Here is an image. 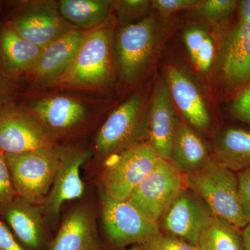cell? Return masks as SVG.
<instances>
[{
	"mask_svg": "<svg viewBox=\"0 0 250 250\" xmlns=\"http://www.w3.org/2000/svg\"><path fill=\"white\" fill-rule=\"evenodd\" d=\"M113 26L108 23L87 32L68 67L49 86L99 89L113 77Z\"/></svg>",
	"mask_w": 250,
	"mask_h": 250,
	"instance_id": "1",
	"label": "cell"
},
{
	"mask_svg": "<svg viewBox=\"0 0 250 250\" xmlns=\"http://www.w3.org/2000/svg\"><path fill=\"white\" fill-rule=\"evenodd\" d=\"M65 150L55 145L22 154H4L17 197L42 205Z\"/></svg>",
	"mask_w": 250,
	"mask_h": 250,
	"instance_id": "2",
	"label": "cell"
},
{
	"mask_svg": "<svg viewBox=\"0 0 250 250\" xmlns=\"http://www.w3.org/2000/svg\"><path fill=\"white\" fill-rule=\"evenodd\" d=\"M149 104L147 94L137 91L113 111L95 138V149L108 156L121 152L148 136Z\"/></svg>",
	"mask_w": 250,
	"mask_h": 250,
	"instance_id": "3",
	"label": "cell"
},
{
	"mask_svg": "<svg viewBox=\"0 0 250 250\" xmlns=\"http://www.w3.org/2000/svg\"><path fill=\"white\" fill-rule=\"evenodd\" d=\"M185 183L207 203L215 216L239 229L246 226L248 222L240 205L238 177L232 170L213 159L201 170L186 175Z\"/></svg>",
	"mask_w": 250,
	"mask_h": 250,
	"instance_id": "4",
	"label": "cell"
},
{
	"mask_svg": "<svg viewBox=\"0 0 250 250\" xmlns=\"http://www.w3.org/2000/svg\"><path fill=\"white\" fill-rule=\"evenodd\" d=\"M159 29L155 18L147 16L118 31L114 57L121 80L130 84L144 75L156 54Z\"/></svg>",
	"mask_w": 250,
	"mask_h": 250,
	"instance_id": "5",
	"label": "cell"
},
{
	"mask_svg": "<svg viewBox=\"0 0 250 250\" xmlns=\"http://www.w3.org/2000/svg\"><path fill=\"white\" fill-rule=\"evenodd\" d=\"M159 159L147 142L108 156L102 172L103 192L115 200H127Z\"/></svg>",
	"mask_w": 250,
	"mask_h": 250,
	"instance_id": "6",
	"label": "cell"
},
{
	"mask_svg": "<svg viewBox=\"0 0 250 250\" xmlns=\"http://www.w3.org/2000/svg\"><path fill=\"white\" fill-rule=\"evenodd\" d=\"M186 188L185 176L170 161L159 159L127 200L158 223Z\"/></svg>",
	"mask_w": 250,
	"mask_h": 250,
	"instance_id": "7",
	"label": "cell"
},
{
	"mask_svg": "<svg viewBox=\"0 0 250 250\" xmlns=\"http://www.w3.org/2000/svg\"><path fill=\"white\" fill-rule=\"evenodd\" d=\"M102 213L108 239L118 248L142 246L161 232L159 224L146 216L128 200H115L103 192Z\"/></svg>",
	"mask_w": 250,
	"mask_h": 250,
	"instance_id": "8",
	"label": "cell"
},
{
	"mask_svg": "<svg viewBox=\"0 0 250 250\" xmlns=\"http://www.w3.org/2000/svg\"><path fill=\"white\" fill-rule=\"evenodd\" d=\"M55 145L53 136L29 109L11 103L0 106V152L19 154Z\"/></svg>",
	"mask_w": 250,
	"mask_h": 250,
	"instance_id": "9",
	"label": "cell"
},
{
	"mask_svg": "<svg viewBox=\"0 0 250 250\" xmlns=\"http://www.w3.org/2000/svg\"><path fill=\"white\" fill-rule=\"evenodd\" d=\"M9 24L23 39L42 49L78 29L62 17L59 3L54 1L27 2L15 13Z\"/></svg>",
	"mask_w": 250,
	"mask_h": 250,
	"instance_id": "10",
	"label": "cell"
},
{
	"mask_svg": "<svg viewBox=\"0 0 250 250\" xmlns=\"http://www.w3.org/2000/svg\"><path fill=\"white\" fill-rule=\"evenodd\" d=\"M213 212L195 192L186 188L161 217L160 231L197 247L202 230L213 216Z\"/></svg>",
	"mask_w": 250,
	"mask_h": 250,
	"instance_id": "11",
	"label": "cell"
},
{
	"mask_svg": "<svg viewBox=\"0 0 250 250\" xmlns=\"http://www.w3.org/2000/svg\"><path fill=\"white\" fill-rule=\"evenodd\" d=\"M178 123L167 82L159 81L149 104L147 143L159 159H170Z\"/></svg>",
	"mask_w": 250,
	"mask_h": 250,
	"instance_id": "12",
	"label": "cell"
},
{
	"mask_svg": "<svg viewBox=\"0 0 250 250\" xmlns=\"http://www.w3.org/2000/svg\"><path fill=\"white\" fill-rule=\"evenodd\" d=\"M89 156L88 152L65 148L53 184L42 204L49 216L57 218L63 203L83 196L85 187L80 170Z\"/></svg>",
	"mask_w": 250,
	"mask_h": 250,
	"instance_id": "13",
	"label": "cell"
},
{
	"mask_svg": "<svg viewBox=\"0 0 250 250\" xmlns=\"http://www.w3.org/2000/svg\"><path fill=\"white\" fill-rule=\"evenodd\" d=\"M220 68L227 86L235 89L250 82V22L238 21L220 52Z\"/></svg>",
	"mask_w": 250,
	"mask_h": 250,
	"instance_id": "14",
	"label": "cell"
},
{
	"mask_svg": "<svg viewBox=\"0 0 250 250\" xmlns=\"http://www.w3.org/2000/svg\"><path fill=\"white\" fill-rule=\"evenodd\" d=\"M171 98L188 124L197 129L209 126V112L196 84L187 74L174 66L167 69V81Z\"/></svg>",
	"mask_w": 250,
	"mask_h": 250,
	"instance_id": "15",
	"label": "cell"
},
{
	"mask_svg": "<svg viewBox=\"0 0 250 250\" xmlns=\"http://www.w3.org/2000/svg\"><path fill=\"white\" fill-rule=\"evenodd\" d=\"M86 31L75 29L42 49L30 75L37 83L49 85L66 70L80 49Z\"/></svg>",
	"mask_w": 250,
	"mask_h": 250,
	"instance_id": "16",
	"label": "cell"
},
{
	"mask_svg": "<svg viewBox=\"0 0 250 250\" xmlns=\"http://www.w3.org/2000/svg\"><path fill=\"white\" fill-rule=\"evenodd\" d=\"M29 110L52 136L77 127L87 116L84 104L62 95L41 99Z\"/></svg>",
	"mask_w": 250,
	"mask_h": 250,
	"instance_id": "17",
	"label": "cell"
},
{
	"mask_svg": "<svg viewBox=\"0 0 250 250\" xmlns=\"http://www.w3.org/2000/svg\"><path fill=\"white\" fill-rule=\"evenodd\" d=\"M42 49L23 39L9 24L0 31V66L9 77L30 75Z\"/></svg>",
	"mask_w": 250,
	"mask_h": 250,
	"instance_id": "18",
	"label": "cell"
},
{
	"mask_svg": "<svg viewBox=\"0 0 250 250\" xmlns=\"http://www.w3.org/2000/svg\"><path fill=\"white\" fill-rule=\"evenodd\" d=\"M99 243L91 210L80 206L62 222L50 250H98Z\"/></svg>",
	"mask_w": 250,
	"mask_h": 250,
	"instance_id": "19",
	"label": "cell"
},
{
	"mask_svg": "<svg viewBox=\"0 0 250 250\" xmlns=\"http://www.w3.org/2000/svg\"><path fill=\"white\" fill-rule=\"evenodd\" d=\"M1 213L24 246L32 250L41 248L44 240V225L39 205L17 197Z\"/></svg>",
	"mask_w": 250,
	"mask_h": 250,
	"instance_id": "20",
	"label": "cell"
},
{
	"mask_svg": "<svg viewBox=\"0 0 250 250\" xmlns=\"http://www.w3.org/2000/svg\"><path fill=\"white\" fill-rule=\"evenodd\" d=\"M207 146L187 124L179 121L169 161L184 176L196 172L211 162Z\"/></svg>",
	"mask_w": 250,
	"mask_h": 250,
	"instance_id": "21",
	"label": "cell"
},
{
	"mask_svg": "<svg viewBox=\"0 0 250 250\" xmlns=\"http://www.w3.org/2000/svg\"><path fill=\"white\" fill-rule=\"evenodd\" d=\"M214 160L233 171L250 168V131L229 128L219 135L213 146Z\"/></svg>",
	"mask_w": 250,
	"mask_h": 250,
	"instance_id": "22",
	"label": "cell"
},
{
	"mask_svg": "<svg viewBox=\"0 0 250 250\" xmlns=\"http://www.w3.org/2000/svg\"><path fill=\"white\" fill-rule=\"evenodd\" d=\"M112 8L107 0H62L59 10L62 18L77 29H93L107 20Z\"/></svg>",
	"mask_w": 250,
	"mask_h": 250,
	"instance_id": "23",
	"label": "cell"
},
{
	"mask_svg": "<svg viewBox=\"0 0 250 250\" xmlns=\"http://www.w3.org/2000/svg\"><path fill=\"white\" fill-rule=\"evenodd\" d=\"M199 250H244L241 229L213 215L199 237Z\"/></svg>",
	"mask_w": 250,
	"mask_h": 250,
	"instance_id": "24",
	"label": "cell"
},
{
	"mask_svg": "<svg viewBox=\"0 0 250 250\" xmlns=\"http://www.w3.org/2000/svg\"><path fill=\"white\" fill-rule=\"evenodd\" d=\"M238 2L234 0H205L200 1L195 8L208 22L219 24L231 17Z\"/></svg>",
	"mask_w": 250,
	"mask_h": 250,
	"instance_id": "25",
	"label": "cell"
},
{
	"mask_svg": "<svg viewBox=\"0 0 250 250\" xmlns=\"http://www.w3.org/2000/svg\"><path fill=\"white\" fill-rule=\"evenodd\" d=\"M140 246L145 250H199L183 239L161 231Z\"/></svg>",
	"mask_w": 250,
	"mask_h": 250,
	"instance_id": "26",
	"label": "cell"
},
{
	"mask_svg": "<svg viewBox=\"0 0 250 250\" xmlns=\"http://www.w3.org/2000/svg\"><path fill=\"white\" fill-rule=\"evenodd\" d=\"M17 197L6 158L0 152V213Z\"/></svg>",
	"mask_w": 250,
	"mask_h": 250,
	"instance_id": "27",
	"label": "cell"
},
{
	"mask_svg": "<svg viewBox=\"0 0 250 250\" xmlns=\"http://www.w3.org/2000/svg\"><path fill=\"white\" fill-rule=\"evenodd\" d=\"M121 18H135L142 16L149 9L151 1L145 0L111 1Z\"/></svg>",
	"mask_w": 250,
	"mask_h": 250,
	"instance_id": "28",
	"label": "cell"
},
{
	"mask_svg": "<svg viewBox=\"0 0 250 250\" xmlns=\"http://www.w3.org/2000/svg\"><path fill=\"white\" fill-rule=\"evenodd\" d=\"M231 111L240 121L250 125V82L233 100Z\"/></svg>",
	"mask_w": 250,
	"mask_h": 250,
	"instance_id": "29",
	"label": "cell"
},
{
	"mask_svg": "<svg viewBox=\"0 0 250 250\" xmlns=\"http://www.w3.org/2000/svg\"><path fill=\"white\" fill-rule=\"evenodd\" d=\"M200 1L197 0H153L151 5L161 14L168 16L177 11L196 7Z\"/></svg>",
	"mask_w": 250,
	"mask_h": 250,
	"instance_id": "30",
	"label": "cell"
},
{
	"mask_svg": "<svg viewBox=\"0 0 250 250\" xmlns=\"http://www.w3.org/2000/svg\"><path fill=\"white\" fill-rule=\"evenodd\" d=\"M238 182L240 205L248 223L250 222V168L240 172Z\"/></svg>",
	"mask_w": 250,
	"mask_h": 250,
	"instance_id": "31",
	"label": "cell"
},
{
	"mask_svg": "<svg viewBox=\"0 0 250 250\" xmlns=\"http://www.w3.org/2000/svg\"><path fill=\"white\" fill-rule=\"evenodd\" d=\"M208 34L202 28L197 27L189 28L184 32V43L192 62H195L197 53Z\"/></svg>",
	"mask_w": 250,
	"mask_h": 250,
	"instance_id": "32",
	"label": "cell"
},
{
	"mask_svg": "<svg viewBox=\"0 0 250 250\" xmlns=\"http://www.w3.org/2000/svg\"><path fill=\"white\" fill-rule=\"evenodd\" d=\"M215 55L214 41L211 36L208 34L204 43L200 47L193 63L200 72H207L210 70Z\"/></svg>",
	"mask_w": 250,
	"mask_h": 250,
	"instance_id": "33",
	"label": "cell"
},
{
	"mask_svg": "<svg viewBox=\"0 0 250 250\" xmlns=\"http://www.w3.org/2000/svg\"><path fill=\"white\" fill-rule=\"evenodd\" d=\"M0 250H26L5 224L0 221Z\"/></svg>",
	"mask_w": 250,
	"mask_h": 250,
	"instance_id": "34",
	"label": "cell"
},
{
	"mask_svg": "<svg viewBox=\"0 0 250 250\" xmlns=\"http://www.w3.org/2000/svg\"><path fill=\"white\" fill-rule=\"evenodd\" d=\"M239 21L250 22V0H243L238 3Z\"/></svg>",
	"mask_w": 250,
	"mask_h": 250,
	"instance_id": "35",
	"label": "cell"
},
{
	"mask_svg": "<svg viewBox=\"0 0 250 250\" xmlns=\"http://www.w3.org/2000/svg\"><path fill=\"white\" fill-rule=\"evenodd\" d=\"M242 240L244 250H250V222L242 231Z\"/></svg>",
	"mask_w": 250,
	"mask_h": 250,
	"instance_id": "36",
	"label": "cell"
},
{
	"mask_svg": "<svg viewBox=\"0 0 250 250\" xmlns=\"http://www.w3.org/2000/svg\"><path fill=\"white\" fill-rule=\"evenodd\" d=\"M9 103L7 98V85L0 75V106Z\"/></svg>",
	"mask_w": 250,
	"mask_h": 250,
	"instance_id": "37",
	"label": "cell"
},
{
	"mask_svg": "<svg viewBox=\"0 0 250 250\" xmlns=\"http://www.w3.org/2000/svg\"><path fill=\"white\" fill-rule=\"evenodd\" d=\"M128 250H145L143 249V248H141V246L139 247H136V248H131V249Z\"/></svg>",
	"mask_w": 250,
	"mask_h": 250,
	"instance_id": "38",
	"label": "cell"
}]
</instances>
